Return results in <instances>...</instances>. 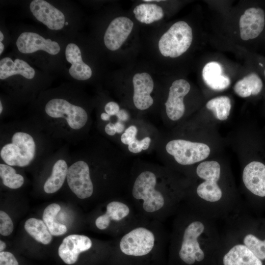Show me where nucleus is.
<instances>
[{
	"label": "nucleus",
	"instance_id": "f257e3e1",
	"mask_svg": "<svg viewBox=\"0 0 265 265\" xmlns=\"http://www.w3.org/2000/svg\"><path fill=\"white\" fill-rule=\"evenodd\" d=\"M38 143L33 133L25 129L12 132L0 146V157L11 166L26 167L37 156Z\"/></svg>",
	"mask_w": 265,
	"mask_h": 265
},
{
	"label": "nucleus",
	"instance_id": "f03ea898",
	"mask_svg": "<svg viewBox=\"0 0 265 265\" xmlns=\"http://www.w3.org/2000/svg\"><path fill=\"white\" fill-rule=\"evenodd\" d=\"M45 112L52 122L63 124L72 132H77L86 125L88 116L82 107L62 98L49 100L45 106Z\"/></svg>",
	"mask_w": 265,
	"mask_h": 265
},
{
	"label": "nucleus",
	"instance_id": "7ed1b4c3",
	"mask_svg": "<svg viewBox=\"0 0 265 265\" xmlns=\"http://www.w3.org/2000/svg\"><path fill=\"white\" fill-rule=\"evenodd\" d=\"M192 39L191 27L185 21H178L161 36L158 42L159 49L163 56L176 58L189 49Z\"/></svg>",
	"mask_w": 265,
	"mask_h": 265
},
{
	"label": "nucleus",
	"instance_id": "20e7f679",
	"mask_svg": "<svg viewBox=\"0 0 265 265\" xmlns=\"http://www.w3.org/2000/svg\"><path fill=\"white\" fill-rule=\"evenodd\" d=\"M205 230V224L198 220L191 222L185 229L179 256L185 264L192 265L204 260L205 254L201 248L200 238Z\"/></svg>",
	"mask_w": 265,
	"mask_h": 265
},
{
	"label": "nucleus",
	"instance_id": "39448f33",
	"mask_svg": "<svg viewBox=\"0 0 265 265\" xmlns=\"http://www.w3.org/2000/svg\"><path fill=\"white\" fill-rule=\"evenodd\" d=\"M156 183L155 174L145 171L136 178L132 189L133 197L137 200H143V208L149 212L158 211L164 205L162 194L155 189Z\"/></svg>",
	"mask_w": 265,
	"mask_h": 265
},
{
	"label": "nucleus",
	"instance_id": "423d86ee",
	"mask_svg": "<svg viewBox=\"0 0 265 265\" xmlns=\"http://www.w3.org/2000/svg\"><path fill=\"white\" fill-rule=\"evenodd\" d=\"M196 173L200 178L204 180L196 189L198 196L211 203L219 201L223 195L217 183L220 178L219 163L214 160L201 162L196 168Z\"/></svg>",
	"mask_w": 265,
	"mask_h": 265
},
{
	"label": "nucleus",
	"instance_id": "0eeeda50",
	"mask_svg": "<svg viewBox=\"0 0 265 265\" xmlns=\"http://www.w3.org/2000/svg\"><path fill=\"white\" fill-rule=\"evenodd\" d=\"M165 149L178 163L184 165L192 164L206 159L211 151L206 144L183 139L170 141L167 143Z\"/></svg>",
	"mask_w": 265,
	"mask_h": 265
},
{
	"label": "nucleus",
	"instance_id": "6e6552de",
	"mask_svg": "<svg viewBox=\"0 0 265 265\" xmlns=\"http://www.w3.org/2000/svg\"><path fill=\"white\" fill-rule=\"evenodd\" d=\"M155 240L154 235L150 230L138 227L125 235L120 240L119 246L121 251L127 255L143 256L152 251Z\"/></svg>",
	"mask_w": 265,
	"mask_h": 265
},
{
	"label": "nucleus",
	"instance_id": "1a4fd4ad",
	"mask_svg": "<svg viewBox=\"0 0 265 265\" xmlns=\"http://www.w3.org/2000/svg\"><path fill=\"white\" fill-rule=\"evenodd\" d=\"M66 180L71 191L80 199L90 197L93 192V185L88 164L84 160H76L69 167Z\"/></svg>",
	"mask_w": 265,
	"mask_h": 265
},
{
	"label": "nucleus",
	"instance_id": "9d476101",
	"mask_svg": "<svg viewBox=\"0 0 265 265\" xmlns=\"http://www.w3.org/2000/svg\"><path fill=\"white\" fill-rule=\"evenodd\" d=\"M190 89V85L185 80H177L172 82L165 103L166 114L170 120L177 121L183 116L185 111L184 98Z\"/></svg>",
	"mask_w": 265,
	"mask_h": 265
},
{
	"label": "nucleus",
	"instance_id": "9b49d317",
	"mask_svg": "<svg viewBox=\"0 0 265 265\" xmlns=\"http://www.w3.org/2000/svg\"><path fill=\"white\" fill-rule=\"evenodd\" d=\"M133 22L129 18L119 16L111 21L104 36L106 47L110 51L118 50L131 34Z\"/></svg>",
	"mask_w": 265,
	"mask_h": 265
},
{
	"label": "nucleus",
	"instance_id": "f8f14e48",
	"mask_svg": "<svg viewBox=\"0 0 265 265\" xmlns=\"http://www.w3.org/2000/svg\"><path fill=\"white\" fill-rule=\"evenodd\" d=\"M29 9L36 19L50 29L59 30L65 25L64 14L45 0H32L29 4Z\"/></svg>",
	"mask_w": 265,
	"mask_h": 265
},
{
	"label": "nucleus",
	"instance_id": "ddd939ff",
	"mask_svg": "<svg viewBox=\"0 0 265 265\" xmlns=\"http://www.w3.org/2000/svg\"><path fill=\"white\" fill-rule=\"evenodd\" d=\"M16 46L23 53H31L37 51H44L52 54H57L60 50L58 43L45 39L39 34L31 32H24L18 37Z\"/></svg>",
	"mask_w": 265,
	"mask_h": 265
},
{
	"label": "nucleus",
	"instance_id": "4468645a",
	"mask_svg": "<svg viewBox=\"0 0 265 265\" xmlns=\"http://www.w3.org/2000/svg\"><path fill=\"white\" fill-rule=\"evenodd\" d=\"M92 245V241L86 236L70 235L62 240L58 248V253L65 264L72 265L77 261L80 254L89 250Z\"/></svg>",
	"mask_w": 265,
	"mask_h": 265
},
{
	"label": "nucleus",
	"instance_id": "2eb2a0df",
	"mask_svg": "<svg viewBox=\"0 0 265 265\" xmlns=\"http://www.w3.org/2000/svg\"><path fill=\"white\" fill-rule=\"evenodd\" d=\"M265 25V14L262 9L252 7L246 9L239 21L241 38L248 40L257 37L263 30Z\"/></svg>",
	"mask_w": 265,
	"mask_h": 265
},
{
	"label": "nucleus",
	"instance_id": "dca6fc26",
	"mask_svg": "<svg viewBox=\"0 0 265 265\" xmlns=\"http://www.w3.org/2000/svg\"><path fill=\"white\" fill-rule=\"evenodd\" d=\"M132 84L134 106L141 110L149 108L154 103L151 96L154 86L152 77L146 72L137 73L133 77Z\"/></svg>",
	"mask_w": 265,
	"mask_h": 265
},
{
	"label": "nucleus",
	"instance_id": "f3484780",
	"mask_svg": "<svg viewBox=\"0 0 265 265\" xmlns=\"http://www.w3.org/2000/svg\"><path fill=\"white\" fill-rule=\"evenodd\" d=\"M243 182L253 194L265 197V165L259 161H252L244 168Z\"/></svg>",
	"mask_w": 265,
	"mask_h": 265
},
{
	"label": "nucleus",
	"instance_id": "a211bd4d",
	"mask_svg": "<svg viewBox=\"0 0 265 265\" xmlns=\"http://www.w3.org/2000/svg\"><path fill=\"white\" fill-rule=\"evenodd\" d=\"M65 53L67 61L71 64L69 73L72 78L79 80H85L91 77L92 70L83 61L80 50L76 44H69L66 47Z\"/></svg>",
	"mask_w": 265,
	"mask_h": 265
},
{
	"label": "nucleus",
	"instance_id": "6ab92c4d",
	"mask_svg": "<svg viewBox=\"0 0 265 265\" xmlns=\"http://www.w3.org/2000/svg\"><path fill=\"white\" fill-rule=\"evenodd\" d=\"M222 263L223 265H263L262 261L242 243L232 246L224 255Z\"/></svg>",
	"mask_w": 265,
	"mask_h": 265
},
{
	"label": "nucleus",
	"instance_id": "aec40b11",
	"mask_svg": "<svg viewBox=\"0 0 265 265\" xmlns=\"http://www.w3.org/2000/svg\"><path fill=\"white\" fill-rule=\"evenodd\" d=\"M202 77L207 85L214 90H223L231 83L230 79L223 74L221 65L215 61L210 62L205 65Z\"/></svg>",
	"mask_w": 265,
	"mask_h": 265
},
{
	"label": "nucleus",
	"instance_id": "412c9836",
	"mask_svg": "<svg viewBox=\"0 0 265 265\" xmlns=\"http://www.w3.org/2000/svg\"><path fill=\"white\" fill-rule=\"evenodd\" d=\"M20 75L31 80L35 76V71L26 62L17 58L13 60L9 57L0 60V79L5 80L12 76Z\"/></svg>",
	"mask_w": 265,
	"mask_h": 265
},
{
	"label": "nucleus",
	"instance_id": "4be33fe9",
	"mask_svg": "<svg viewBox=\"0 0 265 265\" xmlns=\"http://www.w3.org/2000/svg\"><path fill=\"white\" fill-rule=\"evenodd\" d=\"M129 212L130 209L125 204L118 201L111 202L106 206V213L96 219V226L100 230H105L109 226L111 220L120 221L128 216Z\"/></svg>",
	"mask_w": 265,
	"mask_h": 265
},
{
	"label": "nucleus",
	"instance_id": "5701e85b",
	"mask_svg": "<svg viewBox=\"0 0 265 265\" xmlns=\"http://www.w3.org/2000/svg\"><path fill=\"white\" fill-rule=\"evenodd\" d=\"M68 167L65 159L60 158L56 160L53 165L51 175L44 185L43 188L46 193H55L62 186L66 179Z\"/></svg>",
	"mask_w": 265,
	"mask_h": 265
},
{
	"label": "nucleus",
	"instance_id": "b1692460",
	"mask_svg": "<svg viewBox=\"0 0 265 265\" xmlns=\"http://www.w3.org/2000/svg\"><path fill=\"white\" fill-rule=\"evenodd\" d=\"M262 88L263 82L259 76L251 73L238 80L234 86V90L239 96L246 98L258 95Z\"/></svg>",
	"mask_w": 265,
	"mask_h": 265
},
{
	"label": "nucleus",
	"instance_id": "393cba45",
	"mask_svg": "<svg viewBox=\"0 0 265 265\" xmlns=\"http://www.w3.org/2000/svg\"><path fill=\"white\" fill-rule=\"evenodd\" d=\"M133 12L137 21L145 24L159 21L164 16L162 7L155 3H141L134 7Z\"/></svg>",
	"mask_w": 265,
	"mask_h": 265
},
{
	"label": "nucleus",
	"instance_id": "a878e982",
	"mask_svg": "<svg viewBox=\"0 0 265 265\" xmlns=\"http://www.w3.org/2000/svg\"><path fill=\"white\" fill-rule=\"evenodd\" d=\"M24 228L30 236L41 243L48 244L52 240V235L43 220L29 218L26 221Z\"/></svg>",
	"mask_w": 265,
	"mask_h": 265
},
{
	"label": "nucleus",
	"instance_id": "bb28decb",
	"mask_svg": "<svg viewBox=\"0 0 265 265\" xmlns=\"http://www.w3.org/2000/svg\"><path fill=\"white\" fill-rule=\"evenodd\" d=\"M61 209L59 205L52 203L44 210L42 218L52 236H59L65 234L67 229L66 226L55 221V218Z\"/></svg>",
	"mask_w": 265,
	"mask_h": 265
},
{
	"label": "nucleus",
	"instance_id": "cd10ccee",
	"mask_svg": "<svg viewBox=\"0 0 265 265\" xmlns=\"http://www.w3.org/2000/svg\"><path fill=\"white\" fill-rule=\"evenodd\" d=\"M206 107L212 112L217 119L221 121L226 120L230 114L231 101L227 96L215 97L207 102Z\"/></svg>",
	"mask_w": 265,
	"mask_h": 265
},
{
	"label": "nucleus",
	"instance_id": "c85d7f7f",
	"mask_svg": "<svg viewBox=\"0 0 265 265\" xmlns=\"http://www.w3.org/2000/svg\"><path fill=\"white\" fill-rule=\"evenodd\" d=\"M0 177L2 184L11 189H17L24 183L23 176L17 173L13 166L3 163L0 164Z\"/></svg>",
	"mask_w": 265,
	"mask_h": 265
},
{
	"label": "nucleus",
	"instance_id": "c756f323",
	"mask_svg": "<svg viewBox=\"0 0 265 265\" xmlns=\"http://www.w3.org/2000/svg\"><path fill=\"white\" fill-rule=\"evenodd\" d=\"M252 251L261 261L265 260V239L261 240L252 234H247L242 239V243Z\"/></svg>",
	"mask_w": 265,
	"mask_h": 265
},
{
	"label": "nucleus",
	"instance_id": "7c9ffc66",
	"mask_svg": "<svg viewBox=\"0 0 265 265\" xmlns=\"http://www.w3.org/2000/svg\"><path fill=\"white\" fill-rule=\"evenodd\" d=\"M13 223L10 216L4 211H0V234L4 236L10 235L13 232Z\"/></svg>",
	"mask_w": 265,
	"mask_h": 265
},
{
	"label": "nucleus",
	"instance_id": "2f4dec72",
	"mask_svg": "<svg viewBox=\"0 0 265 265\" xmlns=\"http://www.w3.org/2000/svg\"><path fill=\"white\" fill-rule=\"evenodd\" d=\"M137 132V128L134 125L129 127L121 136V142L126 145H129L136 139Z\"/></svg>",
	"mask_w": 265,
	"mask_h": 265
},
{
	"label": "nucleus",
	"instance_id": "473e14b6",
	"mask_svg": "<svg viewBox=\"0 0 265 265\" xmlns=\"http://www.w3.org/2000/svg\"><path fill=\"white\" fill-rule=\"evenodd\" d=\"M0 265H19L13 254L7 251L0 252Z\"/></svg>",
	"mask_w": 265,
	"mask_h": 265
},
{
	"label": "nucleus",
	"instance_id": "72a5a7b5",
	"mask_svg": "<svg viewBox=\"0 0 265 265\" xmlns=\"http://www.w3.org/2000/svg\"><path fill=\"white\" fill-rule=\"evenodd\" d=\"M104 109L105 112L111 116L117 115L120 110V107L116 102L110 101L106 104Z\"/></svg>",
	"mask_w": 265,
	"mask_h": 265
},
{
	"label": "nucleus",
	"instance_id": "f704fd0d",
	"mask_svg": "<svg viewBox=\"0 0 265 265\" xmlns=\"http://www.w3.org/2000/svg\"><path fill=\"white\" fill-rule=\"evenodd\" d=\"M128 149L130 152L133 153H138L142 150L140 140L136 138L128 145Z\"/></svg>",
	"mask_w": 265,
	"mask_h": 265
},
{
	"label": "nucleus",
	"instance_id": "c9c22d12",
	"mask_svg": "<svg viewBox=\"0 0 265 265\" xmlns=\"http://www.w3.org/2000/svg\"><path fill=\"white\" fill-rule=\"evenodd\" d=\"M105 132L108 135L113 136L116 133L115 124L109 122L105 127Z\"/></svg>",
	"mask_w": 265,
	"mask_h": 265
},
{
	"label": "nucleus",
	"instance_id": "e433bc0d",
	"mask_svg": "<svg viewBox=\"0 0 265 265\" xmlns=\"http://www.w3.org/2000/svg\"><path fill=\"white\" fill-rule=\"evenodd\" d=\"M116 116L118 119V121L121 122L127 121L129 117L128 112L124 109H120L117 114Z\"/></svg>",
	"mask_w": 265,
	"mask_h": 265
},
{
	"label": "nucleus",
	"instance_id": "4c0bfd02",
	"mask_svg": "<svg viewBox=\"0 0 265 265\" xmlns=\"http://www.w3.org/2000/svg\"><path fill=\"white\" fill-rule=\"evenodd\" d=\"M151 141V138L148 136L145 137L140 140L142 150H146L148 149L150 146Z\"/></svg>",
	"mask_w": 265,
	"mask_h": 265
},
{
	"label": "nucleus",
	"instance_id": "58836bf2",
	"mask_svg": "<svg viewBox=\"0 0 265 265\" xmlns=\"http://www.w3.org/2000/svg\"><path fill=\"white\" fill-rule=\"evenodd\" d=\"M114 124L117 133H120L124 131L125 126L122 122L118 121Z\"/></svg>",
	"mask_w": 265,
	"mask_h": 265
},
{
	"label": "nucleus",
	"instance_id": "ea45409f",
	"mask_svg": "<svg viewBox=\"0 0 265 265\" xmlns=\"http://www.w3.org/2000/svg\"><path fill=\"white\" fill-rule=\"evenodd\" d=\"M100 117L101 119L102 120L105 121H107L110 120L111 116H110L106 112H103L101 113Z\"/></svg>",
	"mask_w": 265,
	"mask_h": 265
},
{
	"label": "nucleus",
	"instance_id": "a19ab883",
	"mask_svg": "<svg viewBox=\"0 0 265 265\" xmlns=\"http://www.w3.org/2000/svg\"><path fill=\"white\" fill-rule=\"evenodd\" d=\"M6 244L5 243L0 240V252H2L3 251V250L5 249V248H6Z\"/></svg>",
	"mask_w": 265,
	"mask_h": 265
},
{
	"label": "nucleus",
	"instance_id": "79ce46f5",
	"mask_svg": "<svg viewBox=\"0 0 265 265\" xmlns=\"http://www.w3.org/2000/svg\"><path fill=\"white\" fill-rule=\"evenodd\" d=\"M4 50V45L2 42H0V54H1Z\"/></svg>",
	"mask_w": 265,
	"mask_h": 265
},
{
	"label": "nucleus",
	"instance_id": "37998d69",
	"mask_svg": "<svg viewBox=\"0 0 265 265\" xmlns=\"http://www.w3.org/2000/svg\"><path fill=\"white\" fill-rule=\"evenodd\" d=\"M4 39V35L1 31H0V42H2Z\"/></svg>",
	"mask_w": 265,
	"mask_h": 265
},
{
	"label": "nucleus",
	"instance_id": "c03bdc74",
	"mask_svg": "<svg viewBox=\"0 0 265 265\" xmlns=\"http://www.w3.org/2000/svg\"><path fill=\"white\" fill-rule=\"evenodd\" d=\"M3 110V107L1 103V101H0V114H1Z\"/></svg>",
	"mask_w": 265,
	"mask_h": 265
},
{
	"label": "nucleus",
	"instance_id": "a18cd8bd",
	"mask_svg": "<svg viewBox=\"0 0 265 265\" xmlns=\"http://www.w3.org/2000/svg\"><path fill=\"white\" fill-rule=\"evenodd\" d=\"M68 24V23L67 22H66L65 23V25H67Z\"/></svg>",
	"mask_w": 265,
	"mask_h": 265
},
{
	"label": "nucleus",
	"instance_id": "49530a36",
	"mask_svg": "<svg viewBox=\"0 0 265 265\" xmlns=\"http://www.w3.org/2000/svg\"><path fill=\"white\" fill-rule=\"evenodd\" d=\"M264 75H265V71H264Z\"/></svg>",
	"mask_w": 265,
	"mask_h": 265
}]
</instances>
